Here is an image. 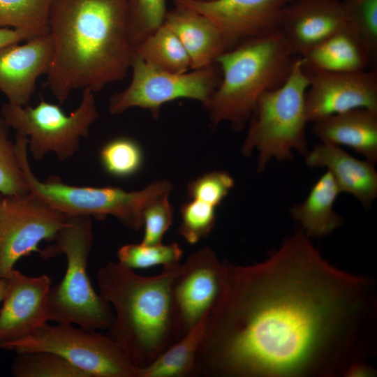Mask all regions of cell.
I'll return each instance as SVG.
<instances>
[{
    "label": "cell",
    "mask_w": 377,
    "mask_h": 377,
    "mask_svg": "<svg viewBox=\"0 0 377 377\" xmlns=\"http://www.w3.org/2000/svg\"><path fill=\"white\" fill-rule=\"evenodd\" d=\"M9 126L0 116V193L15 195L30 192L20 165L15 142L9 138Z\"/></svg>",
    "instance_id": "obj_30"
},
{
    "label": "cell",
    "mask_w": 377,
    "mask_h": 377,
    "mask_svg": "<svg viewBox=\"0 0 377 377\" xmlns=\"http://www.w3.org/2000/svg\"><path fill=\"white\" fill-rule=\"evenodd\" d=\"M371 54L355 27L324 39L300 57L306 73H349L366 70Z\"/></svg>",
    "instance_id": "obj_21"
},
{
    "label": "cell",
    "mask_w": 377,
    "mask_h": 377,
    "mask_svg": "<svg viewBox=\"0 0 377 377\" xmlns=\"http://www.w3.org/2000/svg\"><path fill=\"white\" fill-rule=\"evenodd\" d=\"M182 250L177 243L170 244H129L117 251V258L121 265L131 269H147L163 265L168 267L179 264Z\"/></svg>",
    "instance_id": "obj_27"
},
{
    "label": "cell",
    "mask_w": 377,
    "mask_h": 377,
    "mask_svg": "<svg viewBox=\"0 0 377 377\" xmlns=\"http://www.w3.org/2000/svg\"><path fill=\"white\" fill-rule=\"evenodd\" d=\"M163 24L179 38L190 58L191 69L216 64L230 49L209 19L189 8L175 6L168 10Z\"/></svg>",
    "instance_id": "obj_19"
},
{
    "label": "cell",
    "mask_w": 377,
    "mask_h": 377,
    "mask_svg": "<svg viewBox=\"0 0 377 377\" xmlns=\"http://www.w3.org/2000/svg\"><path fill=\"white\" fill-rule=\"evenodd\" d=\"M343 1H347L348 0H343Z\"/></svg>",
    "instance_id": "obj_40"
},
{
    "label": "cell",
    "mask_w": 377,
    "mask_h": 377,
    "mask_svg": "<svg viewBox=\"0 0 377 377\" xmlns=\"http://www.w3.org/2000/svg\"><path fill=\"white\" fill-rule=\"evenodd\" d=\"M0 113L10 128L27 137L28 151L37 161H43L49 153L60 161L73 157L99 116L94 92L89 89L82 90L78 107L69 114L59 105L42 98L35 107L8 102L2 105Z\"/></svg>",
    "instance_id": "obj_8"
},
{
    "label": "cell",
    "mask_w": 377,
    "mask_h": 377,
    "mask_svg": "<svg viewBox=\"0 0 377 377\" xmlns=\"http://www.w3.org/2000/svg\"><path fill=\"white\" fill-rule=\"evenodd\" d=\"M28 138L16 133L15 145L24 177L30 192L67 216H89L117 219L126 228L138 231L143 227V211L155 198L170 193L172 183L156 181L140 191H126L119 187H91L69 185L59 176L39 180L28 160Z\"/></svg>",
    "instance_id": "obj_7"
},
{
    "label": "cell",
    "mask_w": 377,
    "mask_h": 377,
    "mask_svg": "<svg viewBox=\"0 0 377 377\" xmlns=\"http://www.w3.org/2000/svg\"><path fill=\"white\" fill-rule=\"evenodd\" d=\"M100 159L108 174L117 177H126L140 170L143 154L135 141L121 137L112 139L103 146Z\"/></svg>",
    "instance_id": "obj_28"
},
{
    "label": "cell",
    "mask_w": 377,
    "mask_h": 377,
    "mask_svg": "<svg viewBox=\"0 0 377 377\" xmlns=\"http://www.w3.org/2000/svg\"><path fill=\"white\" fill-rule=\"evenodd\" d=\"M167 12L165 0H128L129 35L133 47L163 25Z\"/></svg>",
    "instance_id": "obj_29"
},
{
    "label": "cell",
    "mask_w": 377,
    "mask_h": 377,
    "mask_svg": "<svg viewBox=\"0 0 377 377\" xmlns=\"http://www.w3.org/2000/svg\"><path fill=\"white\" fill-rule=\"evenodd\" d=\"M0 348L17 353L48 351L57 353L89 377H139L140 369L107 334L73 324H44L32 334L1 342Z\"/></svg>",
    "instance_id": "obj_9"
},
{
    "label": "cell",
    "mask_w": 377,
    "mask_h": 377,
    "mask_svg": "<svg viewBox=\"0 0 377 377\" xmlns=\"http://www.w3.org/2000/svg\"><path fill=\"white\" fill-rule=\"evenodd\" d=\"M375 371L367 362H360L351 366L346 371L347 377H371L374 376Z\"/></svg>",
    "instance_id": "obj_36"
},
{
    "label": "cell",
    "mask_w": 377,
    "mask_h": 377,
    "mask_svg": "<svg viewBox=\"0 0 377 377\" xmlns=\"http://www.w3.org/2000/svg\"><path fill=\"white\" fill-rule=\"evenodd\" d=\"M353 23L371 56L377 50V0H348Z\"/></svg>",
    "instance_id": "obj_34"
},
{
    "label": "cell",
    "mask_w": 377,
    "mask_h": 377,
    "mask_svg": "<svg viewBox=\"0 0 377 377\" xmlns=\"http://www.w3.org/2000/svg\"><path fill=\"white\" fill-rule=\"evenodd\" d=\"M311 168H325L334 179L341 193L355 197L369 208L377 197V172L367 160L358 159L341 147L321 142L304 155Z\"/></svg>",
    "instance_id": "obj_18"
},
{
    "label": "cell",
    "mask_w": 377,
    "mask_h": 377,
    "mask_svg": "<svg viewBox=\"0 0 377 377\" xmlns=\"http://www.w3.org/2000/svg\"><path fill=\"white\" fill-rule=\"evenodd\" d=\"M53 0H0V27L22 31L32 38L49 33Z\"/></svg>",
    "instance_id": "obj_25"
},
{
    "label": "cell",
    "mask_w": 377,
    "mask_h": 377,
    "mask_svg": "<svg viewBox=\"0 0 377 377\" xmlns=\"http://www.w3.org/2000/svg\"><path fill=\"white\" fill-rule=\"evenodd\" d=\"M181 265L163 267L159 274L145 276L110 261L96 273L99 295L114 313L108 334L137 368L149 366L181 339L172 292Z\"/></svg>",
    "instance_id": "obj_3"
},
{
    "label": "cell",
    "mask_w": 377,
    "mask_h": 377,
    "mask_svg": "<svg viewBox=\"0 0 377 377\" xmlns=\"http://www.w3.org/2000/svg\"><path fill=\"white\" fill-rule=\"evenodd\" d=\"M91 217L70 216L53 240L40 250L47 260L64 255L67 268L62 281L51 287L47 302L49 321L73 324L88 330H108L114 311L93 288L87 265L93 243Z\"/></svg>",
    "instance_id": "obj_5"
},
{
    "label": "cell",
    "mask_w": 377,
    "mask_h": 377,
    "mask_svg": "<svg viewBox=\"0 0 377 377\" xmlns=\"http://www.w3.org/2000/svg\"><path fill=\"white\" fill-rule=\"evenodd\" d=\"M30 38L32 37L26 32L0 27V48L8 45L26 41Z\"/></svg>",
    "instance_id": "obj_35"
},
{
    "label": "cell",
    "mask_w": 377,
    "mask_h": 377,
    "mask_svg": "<svg viewBox=\"0 0 377 377\" xmlns=\"http://www.w3.org/2000/svg\"><path fill=\"white\" fill-rule=\"evenodd\" d=\"M339 188L329 171L315 182L306 199L290 209L293 219L298 221L309 237L329 235L343 223L342 217L334 209L340 193Z\"/></svg>",
    "instance_id": "obj_22"
},
{
    "label": "cell",
    "mask_w": 377,
    "mask_h": 377,
    "mask_svg": "<svg viewBox=\"0 0 377 377\" xmlns=\"http://www.w3.org/2000/svg\"><path fill=\"white\" fill-rule=\"evenodd\" d=\"M52 56L49 34L30 38L24 44L13 43L0 48V91L8 103L29 104L37 80L48 73Z\"/></svg>",
    "instance_id": "obj_17"
},
{
    "label": "cell",
    "mask_w": 377,
    "mask_h": 377,
    "mask_svg": "<svg viewBox=\"0 0 377 377\" xmlns=\"http://www.w3.org/2000/svg\"><path fill=\"white\" fill-rule=\"evenodd\" d=\"M296 57L281 31L244 40L216 60L221 80L205 107L213 128L228 122L237 131L249 123L260 98L288 77Z\"/></svg>",
    "instance_id": "obj_4"
},
{
    "label": "cell",
    "mask_w": 377,
    "mask_h": 377,
    "mask_svg": "<svg viewBox=\"0 0 377 377\" xmlns=\"http://www.w3.org/2000/svg\"><path fill=\"white\" fill-rule=\"evenodd\" d=\"M48 34L53 56L45 84L59 103L75 90L99 91L131 69L128 0H53Z\"/></svg>",
    "instance_id": "obj_2"
},
{
    "label": "cell",
    "mask_w": 377,
    "mask_h": 377,
    "mask_svg": "<svg viewBox=\"0 0 377 377\" xmlns=\"http://www.w3.org/2000/svg\"><path fill=\"white\" fill-rule=\"evenodd\" d=\"M0 308V343L25 337L49 321L48 275L28 276L13 269Z\"/></svg>",
    "instance_id": "obj_16"
},
{
    "label": "cell",
    "mask_w": 377,
    "mask_h": 377,
    "mask_svg": "<svg viewBox=\"0 0 377 377\" xmlns=\"http://www.w3.org/2000/svg\"><path fill=\"white\" fill-rule=\"evenodd\" d=\"M7 287L6 279L0 278V303L3 302Z\"/></svg>",
    "instance_id": "obj_37"
},
{
    "label": "cell",
    "mask_w": 377,
    "mask_h": 377,
    "mask_svg": "<svg viewBox=\"0 0 377 377\" xmlns=\"http://www.w3.org/2000/svg\"><path fill=\"white\" fill-rule=\"evenodd\" d=\"M3 197V195L0 193V208H1V203H2Z\"/></svg>",
    "instance_id": "obj_38"
},
{
    "label": "cell",
    "mask_w": 377,
    "mask_h": 377,
    "mask_svg": "<svg viewBox=\"0 0 377 377\" xmlns=\"http://www.w3.org/2000/svg\"><path fill=\"white\" fill-rule=\"evenodd\" d=\"M232 176L224 171H213L191 181L187 186L191 199L206 202L216 207L234 187Z\"/></svg>",
    "instance_id": "obj_32"
},
{
    "label": "cell",
    "mask_w": 377,
    "mask_h": 377,
    "mask_svg": "<svg viewBox=\"0 0 377 377\" xmlns=\"http://www.w3.org/2000/svg\"><path fill=\"white\" fill-rule=\"evenodd\" d=\"M321 142L346 146L372 163L377 162V111L356 108L313 122Z\"/></svg>",
    "instance_id": "obj_20"
},
{
    "label": "cell",
    "mask_w": 377,
    "mask_h": 377,
    "mask_svg": "<svg viewBox=\"0 0 377 377\" xmlns=\"http://www.w3.org/2000/svg\"><path fill=\"white\" fill-rule=\"evenodd\" d=\"M68 219L31 192L3 195L0 208V278L6 279L22 257L40 253L39 243L53 241Z\"/></svg>",
    "instance_id": "obj_11"
},
{
    "label": "cell",
    "mask_w": 377,
    "mask_h": 377,
    "mask_svg": "<svg viewBox=\"0 0 377 377\" xmlns=\"http://www.w3.org/2000/svg\"><path fill=\"white\" fill-rule=\"evenodd\" d=\"M214 207L198 200L184 203L180 209L181 223L178 233L189 244L207 237L216 223Z\"/></svg>",
    "instance_id": "obj_31"
},
{
    "label": "cell",
    "mask_w": 377,
    "mask_h": 377,
    "mask_svg": "<svg viewBox=\"0 0 377 377\" xmlns=\"http://www.w3.org/2000/svg\"><path fill=\"white\" fill-rule=\"evenodd\" d=\"M306 75L309 80L305 95L308 122L356 108L377 111L376 70Z\"/></svg>",
    "instance_id": "obj_14"
},
{
    "label": "cell",
    "mask_w": 377,
    "mask_h": 377,
    "mask_svg": "<svg viewBox=\"0 0 377 377\" xmlns=\"http://www.w3.org/2000/svg\"><path fill=\"white\" fill-rule=\"evenodd\" d=\"M131 80L122 91L114 93L108 103L112 114H119L131 108H140L158 118L166 103L180 98L195 100L205 108L221 80L218 64L177 73L165 71L146 64L134 53Z\"/></svg>",
    "instance_id": "obj_10"
},
{
    "label": "cell",
    "mask_w": 377,
    "mask_h": 377,
    "mask_svg": "<svg viewBox=\"0 0 377 377\" xmlns=\"http://www.w3.org/2000/svg\"><path fill=\"white\" fill-rule=\"evenodd\" d=\"M308 86L297 57L285 82L258 100L241 148L244 156H251L255 149L258 151V172H263L272 159L291 161L295 151L304 156L309 151L305 110Z\"/></svg>",
    "instance_id": "obj_6"
},
{
    "label": "cell",
    "mask_w": 377,
    "mask_h": 377,
    "mask_svg": "<svg viewBox=\"0 0 377 377\" xmlns=\"http://www.w3.org/2000/svg\"><path fill=\"white\" fill-rule=\"evenodd\" d=\"M208 315L151 364L140 369L139 377L195 376L197 355L205 334Z\"/></svg>",
    "instance_id": "obj_23"
},
{
    "label": "cell",
    "mask_w": 377,
    "mask_h": 377,
    "mask_svg": "<svg viewBox=\"0 0 377 377\" xmlns=\"http://www.w3.org/2000/svg\"><path fill=\"white\" fill-rule=\"evenodd\" d=\"M226 276V262L209 247L195 251L182 264L172 284L181 338L209 313L224 290Z\"/></svg>",
    "instance_id": "obj_12"
},
{
    "label": "cell",
    "mask_w": 377,
    "mask_h": 377,
    "mask_svg": "<svg viewBox=\"0 0 377 377\" xmlns=\"http://www.w3.org/2000/svg\"><path fill=\"white\" fill-rule=\"evenodd\" d=\"M354 26L343 0H293L284 9L280 31L295 57H301L330 36Z\"/></svg>",
    "instance_id": "obj_15"
},
{
    "label": "cell",
    "mask_w": 377,
    "mask_h": 377,
    "mask_svg": "<svg viewBox=\"0 0 377 377\" xmlns=\"http://www.w3.org/2000/svg\"><path fill=\"white\" fill-rule=\"evenodd\" d=\"M169 193L152 200L143 211L145 232L141 243L157 244L162 243L164 234L173 220V209L168 200Z\"/></svg>",
    "instance_id": "obj_33"
},
{
    "label": "cell",
    "mask_w": 377,
    "mask_h": 377,
    "mask_svg": "<svg viewBox=\"0 0 377 377\" xmlns=\"http://www.w3.org/2000/svg\"><path fill=\"white\" fill-rule=\"evenodd\" d=\"M134 50L146 64L157 69L177 73L191 70L185 48L164 24L135 46Z\"/></svg>",
    "instance_id": "obj_24"
},
{
    "label": "cell",
    "mask_w": 377,
    "mask_h": 377,
    "mask_svg": "<svg viewBox=\"0 0 377 377\" xmlns=\"http://www.w3.org/2000/svg\"><path fill=\"white\" fill-rule=\"evenodd\" d=\"M293 0H173L209 19L230 48L280 31L285 8Z\"/></svg>",
    "instance_id": "obj_13"
},
{
    "label": "cell",
    "mask_w": 377,
    "mask_h": 377,
    "mask_svg": "<svg viewBox=\"0 0 377 377\" xmlns=\"http://www.w3.org/2000/svg\"><path fill=\"white\" fill-rule=\"evenodd\" d=\"M226 265L195 376H345L373 357L374 281L330 264L302 229L261 263Z\"/></svg>",
    "instance_id": "obj_1"
},
{
    "label": "cell",
    "mask_w": 377,
    "mask_h": 377,
    "mask_svg": "<svg viewBox=\"0 0 377 377\" xmlns=\"http://www.w3.org/2000/svg\"><path fill=\"white\" fill-rule=\"evenodd\" d=\"M11 374L15 377H89L64 357L48 351L17 353Z\"/></svg>",
    "instance_id": "obj_26"
},
{
    "label": "cell",
    "mask_w": 377,
    "mask_h": 377,
    "mask_svg": "<svg viewBox=\"0 0 377 377\" xmlns=\"http://www.w3.org/2000/svg\"><path fill=\"white\" fill-rule=\"evenodd\" d=\"M193 1H209V0H193Z\"/></svg>",
    "instance_id": "obj_39"
}]
</instances>
